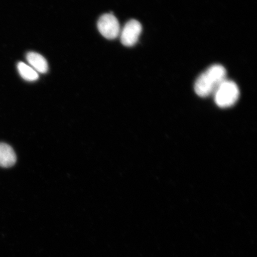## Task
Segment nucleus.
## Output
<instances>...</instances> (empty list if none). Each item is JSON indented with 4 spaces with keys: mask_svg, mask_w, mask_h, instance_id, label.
I'll return each mask as SVG.
<instances>
[{
    "mask_svg": "<svg viewBox=\"0 0 257 257\" xmlns=\"http://www.w3.org/2000/svg\"><path fill=\"white\" fill-rule=\"evenodd\" d=\"M18 69L22 78L26 80H28V81H35V80H37L39 78L38 72L35 71L32 67L27 65L25 63H19L18 64Z\"/></svg>",
    "mask_w": 257,
    "mask_h": 257,
    "instance_id": "nucleus-7",
    "label": "nucleus"
},
{
    "mask_svg": "<svg viewBox=\"0 0 257 257\" xmlns=\"http://www.w3.org/2000/svg\"><path fill=\"white\" fill-rule=\"evenodd\" d=\"M16 155L11 146L6 143H0V166L11 168L16 162Z\"/></svg>",
    "mask_w": 257,
    "mask_h": 257,
    "instance_id": "nucleus-5",
    "label": "nucleus"
},
{
    "mask_svg": "<svg viewBox=\"0 0 257 257\" xmlns=\"http://www.w3.org/2000/svg\"><path fill=\"white\" fill-rule=\"evenodd\" d=\"M239 95V89L236 83L227 79L218 86L213 94L216 104L218 107L224 108L235 104Z\"/></svg>",
    "mask_w": 257,
    "mask_h": 257,
    "instance_id": "nucleus-2",
    "label": "nucleus"
},
{
    "mask_svg": "<svg viewBox=\"0 0 257 257\" xmlns=\"http://www.w3.org/2000/svg\"><path fill=\"white\" fill-rule=\"evenodd\" d=\"M27 60L35 71L41 73L47 72L48 63L46 59L41 54L35 52L28 53L27 55Z\"/></svg>",
    "mask_w": 257,
    "mask_h": 257,
    "instance_id": "nucleus-6",
    "label": "nucleus"
},
{
    "mask_svg": "<svg viewBox=\"0 0 257 257\" xmlns=\"http://www.w3.org/2000/svg\"><path fill=\"white\" fill-rule=\"evenodd\" d=\"M97 27L102 36L108 40L115 39L120 33L119 22L111 14L102 15L98 21Z\"/></svg>",
    "mask_w": 257,
    "mask_h": 257,
    "instance_id": "nucleus-3",
    "label": "nucleus"
},
{
    "mask_svg": "<svg viewBox=\"0 0 257 257\" xmlns=\"http://www.w3.org/2000/svg\"><path fill=\"white\" fill-rule=\"evenodd\" d=\"M227 72L220 64H213L202 72L196 80L194 89L196 94L201 97L213 95L218 86L226 79Z\"/></svg>",
    "mask_w": 257,
    "mask_h": 257,
    "instance_id": "nucleus-1",
    "label": "nucleus"
},
{
    "mask_svg": "<svg viewBox=\"0 0 257 257\" xmlns=\"http://www.w3.org/2000/svg\"><path fill=\"white\" fill-rule=\"evenodd\" d=\"M142 25L135 19L127 22L120 31V40L122 44L126 47H133L137 43L141 32Z\"/></svg>",
    "mask_w": 257,
    "mask_h": 257,
    "instance_id": "nucleus-4",
    "label": "nucleus"
}]
</instances>
